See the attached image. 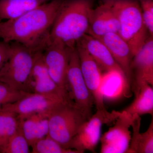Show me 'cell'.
<instances>
[{"mask_svg":"<svg viewBox=\"0 0 153 153\" xmlns=\"http://www.w3.org/2000/svg\"><path fill=\"white\" fill-rule=\"evenodd\" d=\"M132 117L120 112L114 125L100 137L101 153H127L131 140Z\"/></svg>","mask_w":153,"mask_h":153,"instance_id":"10","label":"cell"},{"mask_svg":"<svg viewBox=\"0 0 153 153\" xmlns=\"http://www.w3.org/2000/svg\"><path fill=\"white\" fill-rule=\"evenodd\" d=\"M76 44L84 48L90 54L102 70L104 71L112 69L122 70L105 45L98 38L87 33Z\"/></svg>","mask_w":153,"mask_h":153,"instance_id":"17","label":"cell"},{"mask_svg":"<svg viewBox=\"0 0 153 153\" xmlns=\"http://www.w3.org/2000/svg\"><path fill=\"white\" fill-rule=\"evenodd\" d=\"M116 15L118 33L127 42L134 56L149 36L138 0H107Z\"/></svg>","mask_w":153,"mask_h":153,"instance_id":"3","label":"cell"},{"mask_svg":"<svg viewBox=\"0 0 153 153\" xmlns=\"http://www.w3.org/2000/svg\"><path fill=\"white\" fill-rule=\"evenodd\" d=\"M47 117L48 135L67 149H70V143L79 127L89 119L81 109L67 102L55 105Z\"/></svg>","mask_w":153,"mask_h":153,"instance_id":"5","label":"cell"},{"mask_svg":"<svg viewBox=\"0 0 153 153\" xmlns=\"http://www.w3.org/2000/svg\"><path fill=\"white\" fill-rule=\"evenodd\" d=\"M23 134L30 146L49 134L48 117L41 114H35L21 120Z\"/></svg>","mask_w":153,"mask_h":153,"instance_id":"21","label":"cell"},{"mask_svg":"<svg viewBox=\"0 0 153 153\" xmlns=\"http://www.w3.org/2000/svg\"><path fill=\"white\" fill-rule=\"evenodd\" d=\"M119 29L118 21L112 7L107 0H101L99 5L91 12L87 33L100 37L107 33H118Z\"/></svg>","mask_w":153,"mask_h":153,"instance_id":"13","label":"cell"},{"mask_svg":"<svg viewBox=\"0 0 153 153\" xmlns=\"http://www.w3.org/2000/svg\"><path fill=\"white\" fill-rule=\"evenodd\" d=\"M30 147L20 125V127L11 137L1 153H29Z\"/></svg>","mask_w":153,"mask_h":153,"instance_id":"24","label":"cell"},{"mask_svg":"<svg viewBox=\"0 0 153 153\" xmlns=\"http://www.w3.org/2000/svg\"><path fill=\"white\" fill-rule=\"evenodd\" d=\"M131 70L135 76L131 89L147 83L153 85V37L150 36L140 50L134 56Z\"/></svg>","mask_w":153,"mask_h":153,"instance_id":"14","label":"cell"},{"mask_svg":"<svg viewBox=\"0 0 153 153\" xmlns=\"http://www.w3.org/2000/svg\"><path fill=\"white\" fill-rule=\"evenodd\" d=\"M50 0H0V22L17 19Z\"/></svg>","mask_w":153,"mask_h":153,"instance_id":"20","label":"cell"},{"mask_svg":"<svg viewBox=\"0 0 153 153\" xmlns=\"http://www.w3.org/2000/svg\"><path fill=\"white\" fill-rule=\"evenodd\" d=\"M80 68L86 86L93 97L97 110L105 109L102 94V69L90 54L81 46L76 44Z\"/></svg>","mask_w":153,"mask_h":153,"instance_id":"11","label":"cell"},{"mask_svg":"<svg viewBox=\"0 0 153 153\" xmlns=\"http://www.w3.org/2000/svg\"><path fill=\"white\" fill-rule=\"evenodd\" d=\"M8 57L0 70V81L15 90L32 93L31 75L37 52L16 42L10 43Z\"/></svg>","mask_w":153,"mask_h":153,"instance_id":"4","label":"cell"},{"mask_svg":"<svg viewBox=\"0 0 153 153\" xmlns=\"http://www.w3.org/2000/svg\"><path fill=\"white\" fill-rule=\"evenodd\" d=\"M94 37L98 38L105 45L114 59L124 72L131 84V64L134 56L127 42L117 33H110L100 37Z\"/></svg>","mask_w":153,"mask_h":153,"instance_id":"15","label":"cell"},{"mask_svg":"<svg viewBox=\"0 0 153 153\" xmlns=\"http://www.w3.org/2000/svg\"><path fill=\"white\" fill-rule=\"evenodd\" d=\"M120 112L115 111L110 112L106 109L97 110L96 112L79 127L69 148L76 150L79 153L86 150L94 152L100 140L102 126L104 124L114 123Z\"/></svg>","mask_w":153,"mask_h":153,"instance_id":"6","label":"cell"},{"mask_svg":"<svg viewBox=\"0 0 153 153\" xmlns=\"http://www.w3.org/2000/svg\"><path fill=\"white\" fill-rule=\"evenodd\" d=\"M21 122L13 112L0 109V153L20 127Z\"/></svg>","mask_w":153,"mask_h":153,"instance_id":"22","label":"cell"},{"mask_svg":"<svg viewBox=\"0 0 153 153\" xmlns=\"http://www.w3.org/2000/svg\"><path fill=\"white\" fill-rule=\"evenodd\" d=\"M101 90L104 100L114 101L129 97L131 87L122 70L112 69L102 73Z\"/></svg>","mask_w":153,"mask_h":153,"instance_id":"16","label":"cell"},{"mask_svg":"<svg viewBox=\"0 0 153 153\" xmlns=\"http://www.w3.org/2000/svg\"><path fill=\"white\" fill-rule=\"evenodd\" d=\"M27 93H28L15 90L0 81V109L6 105L18 101Z\"/></svg>","mask_w":153,"mask_h":153,"instance_id":"25","label":"cell"},{"mask_svg":"<svg viewBox=\"0 0 153 153\" xmlns=\"http://www.w3.org/2000/svg\"><path fill=\"white\" fill-rule=\"evenodd\" d=\"M135 95L134 101L123 111L132 117L135 115H153V86L145 83L131 89Z\"/></svg>","mask_w":153,"mask_h":153,"instance_id":"18","label":"cell"},{"mask_svg":"<svg viewBox=\"0 0 153 153\" xmlns=\"http://www.w3.org/2000/svg\"><path fill=\"white\" fill-rule=\"evenodd\" d=\"M31 147L33 153H79L76 150L63 147L48 135L39 140Z\"/></svg>","mask_w":153,"mask_h":153,"instance_id":"23","label":"cell"},{"mask_svg":"<svg viewBox=\"0 0 153 153\" xmlns=\"http://www.w3.org/2000/svg\"><path fill=\"white\" fill-rule=\"evenodd\" d=\"M63 1L50 0L17 19L0 22V38L43 51Z\"/></svg>","mask_w":153,"mask_h":153,"instance_id":"1","label":"cell"},{"mask_svg":"<svg viewBox=\"0 0 153 153\" xmlns=\"http://www.w3.org/2000/svg\"><path fill=\"white\" fill-rule=\"evenodd\" d=\"M143 19L151 36H153V0H139Z\"/></svg>","mask_w":153,"mask_h":153,"instance_id":"26","label":"cell"},{"mask_svg":"<svg viewBox=\"0 0 153 153\" xmlns=\"http://www.w3.org/2000/svg\"><path fill=\"white\" fill-rule=\"evenodd\" d=\"M72 49L61 43L49 42L42 51L43 60L49 75L69 100L67 72L70 52Z\"/></svg>","mask_w":153,"mask_h":153,"instance_id":"8","label":"cell"},{"mask_svg":"<svg viewBox=\"0 0 153 153\" xmlns=\"http://www.w3.org/2000/svg\"><path fill=\"white\" fill-rule=\"evenodd\" d=\"M68 97L70 102L82 111L90 118L94 101L85 84L76 48L71 49L67 72Z\"/></svg>","mask_w":153,"mask_h":153,"instance_id":"7","label":"cell"},{"mask_svg":"<svg viewBox=\"0 0 153 153\" xmlns=\"http://www.w3.org/2000/svg\"><path fill=\"white\" fill-rule=\"evenodd\" d=\"M131 127L132 135L128 153H153V117L149 128L144 133H140L141 118L135 115L132 116Z\"/></svg>","mask_w":153,"mask_h":153,"instance_id":"19","label":"cell"},{"mask_svg":"<svg viewBox=\"0 0 153 153\" xmlns=\"http://www.w3.org/2000/svg\"><path fill=\"white\" fill-rule=\"evenodd\" d=\"M93 0H63L49 35V42L61 43L69 48L87 34Z\"/></svg>","mask_w":153,"mask_h":153,"instance_id":"2","label":"cell"},{"mask_svg":"<svg viewBox=\"0 0 153 153\" xmlns=\"http://www.w3.org/2000/svg\"><path fill=\"white\" fill-rule=\"evenodd\" d=\"M10 49V43L0 41V70L8 57Z\"/></svg>","mask_w":153,"mask_h":153,"instance_id":"27","label":"cell"},{"mask_svg":"<svg viewBox=\"0 0 153 153\" xmlns=\"http://www.w3.org/2000/svg\"><path fill=\"white\" fill-rule=\"evenodd\" d=\"M32 93L41 94L59 97L70 102L63 91L51 78L42 56V51L37 52L31 75Z\"/></svg>","mask_w":153,"mask_h":153,"instance_id":"12","label":"cell"},{"mask_svg":"<svg viewBox=\"0 0 153 153\" xmlns=\"http://www.w3.org/2000/svg\"><path fill=\"white\" fill-rule=\"evenodd\" d=\"M64 102L66 101L53 96L28 93L18 101L6 105L1 108L13 112L19 120H22L37 114L47 117L48 114L55 105Z\"/></svg>","mask_w":153,"mask_h":153,"instance_id":"9","label":"cell"}]
</instances>
